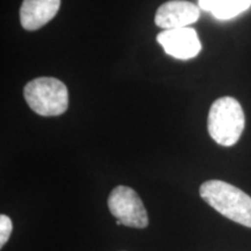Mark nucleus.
<instances>
[{
    "label": "nucleus",
    "mask_w": 251,
    "mask_h": 251,
    "mask_svg": "<svg viewBox=\"0 0 251 251\" xmlns=\"http://www.w3.org/2000/svg\"><path fill=\"white\" fill-rule=\"evenodd\" d=\"M200 197L216 212L251 228V197L222 180H208L200 186Z\"/></svg>",
    "instance_id": "1"
},
{
    "label": "nucleus",
    "mask_w": 251,
    "mask_h": 251,
    "mask_svg": "<svg viewBox=\"0 0 251 251\" xmlns=\"http://www.w3.org/2000/svg\"><path fill=\"white\" fill-rule=\"evenodd\" d=\"M208 133L220 146L231 147L240 140L246 126L241 103L231 97L216 99L208 113Z\"/></svg>",
    "instance_id": "2"
},
{
    "label": "nucleus",
    "mask_w": 251,
    "mask_h": 251,
    "mask_svg": "<svg viewBox=\"0 0 251 251\" xmlns=\"http://www.w3.org/2000/svg\"><path fill=\"white\" fill-rule=\"evenodd\" d=\"M31 111L42 117H57L68 109L69 92L63 81L51 77L30 80L24 89Z\"/></svg>",
    "instance_id": "3"
},
{
    "label": "nucleus",
    "mask_w": 251,
    "mask_h": 251,
    "mask_svg": "<svg viewBox=\"0 0 251 251\" xmlns=\"http://www.w3.org/2000/svg\"><path fill=\"white\" fill-rule=\"evenodd\" d=\"M107 203L112 215L120 220L124 226L141 229L148 227V214L139 194L133 188L124 185L113 188Z\"/></svg>",
    "instance_id": "4"
},
{
    "label": "nucleus",
    "mask_w": 251,
    "mask_h": 251,
    "mask_svg": "<svg viewBox=\"0 0 251 251\" xmlns=\"http://www.w3.org/2000/svg\"><path fill=\"white\" fill-rule=\"evenodd\" d=\"M157 42L166 54L178 59L193 58L201 50L197 31L190 27L163 30L157 35Z\"/></svg>",
    "instance_id": "5"
},
{
    "label": "nucleus",
    "mask_w": 251,
    "mask_h": 251,
    "mask_svg": "<svg viewBox=\"0 0 251 251\" xmlns=\"http://www.w3.org/2000/svg\"><path fill=\"white\" fill-rule=\"evenodd\" d=\"M199 17L200 9L197 5L186 0H171L157 9L155 24L164 30L178 29L196 23Z\"/></svg>",
    "instance_id": "6"
},
{
    "label": "nucleus",
    "mask_w": 251,
    "mask_h": 251,
    "mask_svg": "<svg viewBox=\"0 0 251 251\" xmlns=\"http://www.w3.org/2000/svg\"><path fill=\"white\" fill-rule=\"evenodd\" d=\"M61 0H24L20 8V23L26 30H36L57 14Z\"/></svg>",
    "instance_id": "7"
},
{
    "label": "nucleus",
    "mask_w": 251,
    "mask_h": 251,
    "mask_svg": "<svg viewBox=\"0 0 251 251\" xmlns=\"http://www.w3.org/2000/svg\"><path fill=\"white\" fill-rule=\"evenodd\" d=\"M251 6V0H216L212 13L215 18L227 20L241 14Z\"/></svg>",
    "instance_id": "8"
},
{
    "label": "nucleus",
    "mask_w": 251,
    "mask_h": 251,
    "mask_svg": "<svg viewBox=\"0 0 251 251\" xmlns=\"http://www.w3.org/2000/svg\"><path fill=\"white\" fill-rule=\"evenodd\" d=\"M12 230H13V225H12L11 219L5 214L0 215V247L1 248L7 243Z\"/></svg>",
    "instance_id": "9"
},
{
    "label": "nucleus",
    "mask_w": 251,
    "mask_h": 251,
    "mask_svg": "<svg viewBox=\"0 0 251 251\" xmlns=\"http://www.w3.org/2000/svg\"><path fill=\"white\" fill-rule=\"evenodd\" d=\"M215 2H216V0H199V6H200V8L203 9V11L212 12Z\"/></svg>",
    "instance_id": "10"
},
{
    "label": "nucleus",
    "mask_w": 251,
    "mask_h": 251,
    "mask_svg": "<svg viewBox=\"0 0 251 251\" xmlns=\"http://www.w3.org/2000/svg\"><path fill=\"white\" fill-rule=\"evenodd\" d=\"M117 225H118V226H121V225H122V222L120 221V220H117Z\"/></svg>",
    "instance_id": "11"
}]
</instances>
